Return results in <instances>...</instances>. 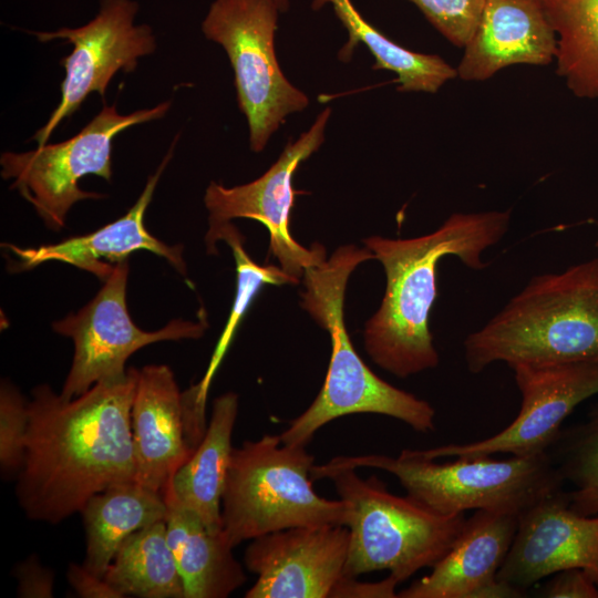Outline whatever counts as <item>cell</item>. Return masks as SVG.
I'll use <instances>...</instances> for the list:
<instances>
[{"label": "cell", "mask_w": 598, "mask_h": 598, "mask_svg": "<svg viewBox=\"0 0 598 598\" xmlns=\"http://www.w3.org/2000/svg\"><path fill=\"white\" fill-rule=\"evenodd\" d=\"M547 452L570 486L565 492L569 507L598 515V405L582 423L561 429Z\"/></svg>", "instance_id": "cell-26"}, {"label": "cell", "mask_w": 598, "mask_h": 598, "mask_svg": "<svg viewBox=\"0 0 598 598\" xmlns=\"http://www.w3.org/2000/svg\"><path fill=\"white\" fill-rule=\"evenodd\" d=\"M370 259L375 257L365 246L346 245L305 270L301 306L329 332L331 354L320 392L279 434L285 444L307 446L319 429L332 420L357 413L390 416L421 433L435 429L434 408L372 372L348 334L343 309L348 279L359 264Z\"/></svg>", "instance_id": "cell-4"}, {"label": "cell", "mask_w": 598, "mask_h": 598, "mask_svg": "<svg viewBox=\"0 0 598 598\" xmlns=\"http://www.w3.org/2000/svg\"><path fill=\"white\" fill-rule=\"evenodd\" d=\"M570 568L585 570L598 585V515L573 511L561 489L518 517L497 579L525 591L540 579Z\"/></svg>", "instance_id": "cell-16"}, {"label": "cell", "mask_w": 598, "mask_h": 598, "mask_svg": "<svg viewBox=\"0 0 598 598\" xmlns=\"http://www.w3.org/2000/svg\"><path fill=\"white\" fill-rule=\"evenodd\" d=\"M456 68L463 81H486L511 65L554 62L556 35L539 0H485Z\"/></svg>", "instance_id": "cell-18"}, {"label": "cell", "mask_w": 598, "mask_h": 598, "mask_svg": "<svg viewBox=\"0 0 598 598\" xmlns=\"http://www.w3.org/2000/svg\"><path fill=\"white\" fill-rule=\"evenodd\" d=\"M278 12L274 0H215L202 23L205 37L228 55L254 152L265 148L288 115L309 104L308 96L286 79L277 62Z\"/></svg>", "instance_id": "cell-8"}, {"label": "cell", "mask_w": 598, "mask_h": 598, "mask_svg": "<svg viewBox=\"0 0 598 598\" xmlns=\"http://www.w3.org/2000/svg\"><path fill=\"white\" fill-rule=\"evenodd\" d=\"M517 515L477 509L432 571L398 592L400 598H519L524 590L497 579L512 546Z\"/></svg>", "instance_id": "cell-17"}, {"label": "cell", "mask_w": 598, "mask_h": 598, "mask_svg": "<svg viewBox=\"0 0 598 598\" xmlns=\"http://www.w3.org/2000/svg\"><path fill=\"white\" fill-rule=\"evenodd\" d=\"M137 11L138 4L133 0H102L99 13L85 25L33 32L41 42L64 39L73 44L72 52L61 61L65 69L61 101L33 136L39 146L45 145L53 130L78 111L91 93L104 96L117 71H133L140 58L155 51L152 29L134 24Z\"/></svg>", "instance_id": "cell-12"}, {"label": "cell", "mask_w": 598, "mask_h": 598, "mask_svg": "<svg viewBox=\"0 0 598 598\" xmlns=\"http://www.w3.org/2000/svg\"><path fill=\"white\" fill-rule=\"evenodd\" d=\"M463 346L474 374L495 362L598 363V256L533 277Z\"/></svg>", "instance_id": "cell-3"}, {"label": "cell", "mask_w": 598, "mask_h": 598, "mask_svg": "<svg viewBox=\"0 0 598 598\" xmlns=\"http://www.w3.org/2000/svg\"><path fill=\"white\" fill-rule=\"evenodd\" d=\"M86 549L83 566L104 578L122 543L133 533L164 520V495L136 481L107 487L93 495L81 509Z\"/></svg>", "instance_id": "cell-22"}, {"label": "cell", "mask_w": 598, "mask_h": 598, "mask_svg": "<svg viewBox=\"0 0 598 598\" xmlns=\"http://www.w3.org/2000/svg\"><path fill=\"white\" fill-rule=\"evenodd\" d=\"M330 3L349 33L339 58L348 60L358 43L364 44L373 55V69L394 72L401 92L436 93L447 81L457 78L456 68L436 54L411 51L382 34L355 9L351 0H312L318 10Z\"/></svg>", "instance_id": "cell-23"}, {"label": "cell", "mask_w": 598, "mask_h": 598, "mask_svg": "<svg viewBox=\"0 0 598 598\" xmlns=\"http://www.w3.org/2000/svg\"><path fill=\"white\" fill-rule=\"evenodd\" d=\"M169 107L167 101L122 115L115 105L104 103L89 124L62 143L38 146L25 153H3L1 176L13 179L12 187L35 208L50 229L60 230L76 202L104 197L82 190L79 181L86 175L111 181L114 137L133 125L162 118Z\"/></svg>", "instance_id": "cell-9"}, {"label": "cell", "mask_w": 598, "mask_h": 598, "mask_svg": "<svg viewBox=\"0 0 598 598\" xmlns=\"http://www.w3.org/2000/svg\"><path fill=\"white\" fill-rule=\"evenodd\" d=\"M330 113L329 107L323 110L307 132L286 145L279 158L259 178L230 188L212 182L204 197L209 213L208 230L234 218L258 220L269 231L270 251L280 268L299 281L308 267L326 259V249L320 244L306 248L290 234L292 176L300 163L323 143Z\"/></svg>", "instance_id": "cell-14"}, {"label": "cell", "mask_w": 598, "mask_h": 598, "mask_svg": "<svg viewBox=\"0 0 598 598\" xmlns=\"http://www.w3.org/2000/svg\"><path fill=\"white\" fill-rule=\"evenodd\" d=\"M29 427V401L8 381L0 389V467L4 476L19 474Z\"/></svg>", "instance_id": "cell-28"}, {"label": "cell", "mask_w": 598, "mask_h": 598, "mask_svg": "<svg viewBox=\"0 0 598 598\" xmlns=\"http://www.w3.org/2000/svg\"><path fill=\"white\" fill-rule=\"evenodd\" d=\"M306 447L266 434L233 448L221 502L223 534L231 547L291 527L347 525L346 502L313 489L315 457Z\"/></svg>", "instance_id": "cell-6"}, {"label": "cell", "mask_w": 598, "mask_h": 598, "mask_svg": "<svg viewBox=\"0 0 598 598\" xmlns=\"http://www.w3.org/2000/svg\"><path fill=\"white\" fill-rule=\"evenodd\" d=\"M20 597L48 598L53 595V574L43 567L34 556L21 563L14 573Z\"/></svg>", "instance_id": "cell-31"}, {"label": "cell", "mask_w": 598, "mask_h": 598, "mask_svg": "<svg viewBox=\"0 0 598 598\" xmlns=\"http://www.w3.org/2000/svg\"><path fill=\"white\" fill-rule=\"evenodd\" d=\"M127 277L126 259L115 264L86 306L53 323L54 331L71 338L74 344L72 364L60 393L62 398H76L97 382L124 377L127 359L145 346L203 336L205 321L174 319L156 331L140 329L126 307Z\"/></svg>", "instance_id": "cell-10"}, {"label": "cell", "mask_w": 598, "mask_h": 598, "mask_svg": "<svg viewBox=\"0 0 598 598\" xmlns=\"http://www.w3.org/2000/svg\"><path fill=\"white\" fill-rule=\"evenodd\" d=\"M511 369L522 401L508 426L482 441L414 452L432 460L546 453L566 417L579 403L598 393V363L515 364Z\"/></svg>", "instance_id": "cell-11"}, {"label": "cell", "mask_w": 598, "mask_h": 598, "mask_svg": "<svg viewBox=\"0 0 598 598\" xmlns=\"http://www.w3.org/2000/svg\"><path fill=\"white\" fill-rule=\"evenodd\" d=\"M538 590L546 598H598V585L580 568L558 571Z\"/></svg>", "instance_id": "cell-30"}, {"label": "cell", "mask_w": 598, "mask_h": 598, "mask_svg": "<svg viewBox=\"0 0 598 598\" xmlns=\"http://www.w3.org/2000/svg\"><path fill=\"white\" fill-rule=\"evenodd\" d=\"M66 578L73 590L82 598H122L103 577L89 571L83 565L71 564Z\"/></svg>", "instance_id": "cell-32"}, {"label": "cell", "mask_w": 598, "mask_h": 598, "mask_svg": "<svg viewBox=\"0 0 598 598\" xmlns=\"http://www.w3.org/2000/svg\"><path fill=\"white\" fill-rule=\"evenodd\" d=\"M595 248H596L597 256H598V237H597V240H596V243H595Z\"/></svg>", "instance_id": "cell-34"}, {"label": "cell", "mask_w": 598, "mask_h": 598, "mask_svg": "<svg viewBox=\"0 0 598 598\" xmlns=\"http://www.w3.org/2000/svg\"><path fill=\"white\" fill-rule=\"evenodd\" d=\"M104 579L122 598H184L165 519L130 535L117 549Z\"/></svg>", "instance_id": "cell-24"}, {"label": "cell", "mask_w": 598, "mask_h": 598, "mask_svg": "<svg viewBox=\"0 0 598 598\" xmlns=\"http://www.w3.org/2000/svg\"><path fill=\"white\" fill-rule=\"evenodd\" d=\"M206 399L199 383L181 392L165 364L138 370L131 412L137 483L164 494L206 433Z\"/></svg>", "instance_id": "cell-13"}, {"label": "cell", "mask_w": 598, "mask_h": 598, "mask_svg": "<svg viewBox=\"0 0 598 598\" xmlns=\"http://www.w3.org/2000/svg\"><path fill=\"white\" fill-rule=\"evenodd\" d=\"M169 148L156 173L148 177L146 186L136 203L118 219L83 236L71 237L56 244L34 248H21L16 245H2L19 259L16 270H25L47 261H60L75 266L95 275L105 281L115 265L126 260L136 250H148L165 258L179 274L186 275L183 246H169L153 235L144 225V215L151 203L161 174L173 156Z\"/></svg>", "instance_id": "cell-19"}, {"label": "cell", "mask_w": 598, "mask_h": 598, "mask_svg": "<svg viewBox=\"0 0 598 598\" xmlns=\"http://www.w3.org/2000/svg\"><path fill=\"white\" fill-rule=\"evenodd\" d=\"M511 214V209L454 213L424 236L362 240L386 277L381 306L364 329V348L374 363L399 378L437 367L440 357L429 329L436 267L443 257L455 256L471 269L486 268L482 255L503 239Z\"/></svg>", "instance_id": "cell-2"}, {"label": "cell", "mask_w": 598, "mask_h": 598, "mask_svg": "<svg viewBox=\"0 0 598 598\" xmlns=\"http://www.w3.org/2000/svg\"><path fill=\"white\" fill-rule=\"evenodd\" d=\"M167 504L166 535L183 582L184 598H226L246 581L241 564L223 530L209 529L173 495Z\"/></svg>", "instance_id": "cell-20"}, {"label": "cell", "mask_w": 598, "mask_h": 598, "mask_svg": "<svg viewBox=\"0 0 598 598\" xmlns=\"http://www.w3.org/2000/svg\"><path fill=\"white\" fill-rule=\"evenodd\" d=\"M339 497L349 509V549L344 575L388 570L401 584L425 567H433L460 537L464 513L444 515L406 496L389 492L372 475L362 478L355 468L330 473Z\"/></svg>", "instance_id": "cell-7"}, {"label": "cell", "mask_w": 598, "mask_h": 598, "mask_svg": "<svg viewBox=\"0 0 598 598\" xmlns=\"http://www.w3.org/2000/svg\"><path fill=\"white\" fill-rule=\"evenodd\" d=\"M349 529L342 525L291 527L251 539L246 568L257 575L246 598H344Z\"/></svg>", "instance_id": "cell-15"}, {"label": "cell", "mask_w": 598, "mask_h": 598, "mask_svg": "<svg viewBox=\"0 0 598 598\" xmlns=\"http://www.w3.org/2000/svg\"><path fill=\"white\" fill-rule=\"evenodd\" d=\"M371 467L394 475L408 495L444 515L485 509L520 516L563 489V477L548 452L532 456L456 457L437 463L403 450L399 456H337L313 465L311 478L322 480L344 468Z\"/></svg>", "instance_id": "cell-5"}, {"label": "cell", "mask_w": 598, "mask_h": 598, "mask_svg": "<svg viewBox=\"0 0 598 598\" xmlns=\"http://www.w3.org/2000/svg\"><path fill=\"white\" fill-rule=\"evenodd\" d=\"M205 240L208 251L214 254L217 252L216 243L218 240L226 241L231 248L237 270V290L229 318L217 342L207 372L199 382L203 392L207 394L216 369L227 351L241 319L260 289L265 285H296L300 281L286 274L280 267L275 265L261 266L255 262L243 246L244 236L230 221L214 230H208Z\"/></svg>", "instance_id": "cell-27"}, {"label": "cell", "mask_w": 598, "mask_h": 598, "mask_svg": "<svg viewBox=\"0 0 598 598\" xmlns=\"http://www.w3.org/2000/svg\"><path fill=\"white\" fill-rule=\"evenodd\" d=\"M556 35V74L577 97L598 100V0H539Z\"/></svg>", "instance_id": "cell-25"}, {"label": "cell", "mask_w": 598, "mask_h": 598, "mask_svg": "<svg viewBox=\"0 0 598 598\" xmlns=\"http://www.w3.org/2000/svg\"><path fill=\"white\" fill-rule=\"evenodd\" d=\"M280 12H286L289 6V0H274Z\"/></svg>", "instance_id": "cell-33"}, {"label": "cell", "mask_w": 598, "mask_h": 598, "mask_svg": "<svg viewBox=\"0 0 598 598\" xmlns=\"http://www.w3.org/2000/svg\"><path fill=\"white\" fill-rule=\"evenodd\" d=\"M238 413L233 392L216 398L206 433L190 457L175 472L166 491L214 532H221V502L233 453ZM164 495V494H163Z\"/></svg>", "instance_id": "cell-21"}, {"label": "cell", "mask_w": 598, "mask_h": 598, "mask_svg": "<svg viewBox=\"0 0 598 598\" xmlns=\"http://www.w3.org/2000/svg\"><path fill=\"white\" fill-rule=\"evenodd\" d=\"M453 45L463 49L473 37L485 0H409Z\"/></svg>", "instance_id": "cell-29"}, {"label": "cell", "mask_w": 598, "mask_h": 598, "mask_svg": "<svg viewBox=\"0 0 598 598\" xmlns=\"http://www.w3.org/2000/svg\"><path fill=\"white\" fill-rule=\"evenodd\" d=\"M138 370L95 383L66 400L50 385L32 390L16 495L33 520L59 524L95 494L135 481L132 404Z\"/></svg>", "instance_id": "cell-1"}]
</instances>
